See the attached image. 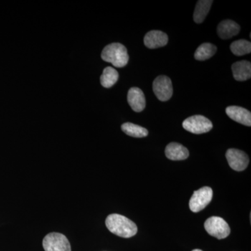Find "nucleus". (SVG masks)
Listing matches in <instances>:
<instances>
[{
	"label": "nucleus",
	"instance_id": "1",
	"mask_svg": "<svg viewBox=\"0 0 251 251\" xmlns=\"http://www.w3.org/2000/svg\"><path fill=\"white\" fill-rule=\"evenodd\" d=\"M105 225L112 233L120 237H132L138 232V227L135 223L120 214L109 215L105 220Z\"/></svg>",
	"mask_w": 251,
	"mask_h": 251
},
{
	"label": "nucleus",
	"instance_id": "2",
	"mask_svg": "<svg viewBox=\"0 0 251 251\" xmlns=\"http://www.w3.org/2000/svg\"><path fill=\"white\" fill-rule=\"evenodd\" d=\"M101 58L105 62L111 63L114 67L122 68L128 64L129 56L125 46L119 43H113L104 48Z\"/></svg>",
	"mask_w": 251,
	"mask_h": 251
},
{
	"label": "nucleus",
	"instance_id": "3",
	"mask_svg": "<svg viewBox=\"0 0 251 251\" xmlns=\"http://www.w3.org/2000/svg\"><path fill=\"white\" fill-rule=\"evenodd\" d=\"M204 228L209 235L218 239H225L230 234L229 225L219 216H212L206 220L204 223Z\"/></svg>",
	"mask_w": 251,
	"mask_h": 251
},
{
	"label": "nucleus",
	"instance_id": "4",
	"mask_svg": "<svg viewBox=\"0 0 251 251\" xmlns=\"http://www.w3.org/2000/svg\"><path fill=\"white\" fill-rule=\"evenodd\" d=\"M182 126L185 130L194 134L207 133L213 128L212 122L202 115L188 117L183 122Z\"/></svg>",
	"mask_w": 251,
	"mask_h": 251
},
{
	"label": "nucleus",
	"instance_id": "5",
	"mask_svg": "<svg viewBox=\"0 0 251 251\" xmlns=\"http://www.w3.org/2000/svg\"><path fill=\"white\" fill-rule=\"evenodd\" d=\"M43 247L45 251H72L67 237L58 232H51L44 237Z\"/></svg>",
	"mask_w": 251,
	"mask_h": 251
},
{
	"label": "nucleus",
	"instance_id": "6",
	"mask_svg": "<svg viewBox=\"0 0 251 251\" xmlns=\"http://www.w3.org/2000/svg\"><path fill=\"white\" fill-rule=\"evenodd\" d=\"M213 198V190L210 187L204 186L194 191L190 200V209L194 213H198L204 209L210 203Z\"/></svg>",
	"mask_w": 251,
	"mask_h": 251
},
{
	"label": "nucleus",
	"instance_id": "7",
	"mask_svg": "<svg viewBox=\"0 0 251 251\" xmlns=\"http://www.w3.org/2000/svg\"><path fill=\"white\" fill-rule=\"evenodd\" d=\"M153 91L158 100L167 101L171 99L173 94V85L170 77L159 75L153 82Z\"/></svg>",
	"mask_w": 251,
	"mask_h": 251
},
{
	"label": "nucleus",
	"instance_id": "8",
	"mask_svg": "<svg viewBox=\"0 0 251 251\" xmlns=\"http://www.w3.org/2000/svg\"><path fill=\"white\" fill-rule=\"evenodd\" d=\"M229 166L234 171H244L249 166V158L247 153L237 149H229L226 154Z\"/></svg>",
	"mask_w": 251,
	"mask_h": 251
},
{
	"label": "nucleus",
	"instance_id": "9",
	"mask_svg": "<svg viewBox=\"0 0 251 251\" xmlns=\"http://www.w3.org/2000/svg\"><path fill=\"white\" fill-rule=\"evenodd\" d=\"M168 36L161 31L152 30L147 33L144 38V44L150 49H156L166 46Z\"/></svg>",
	"mask_w": 251,
	"mask_h": 251
},
{
	"label": "nucleus",
	"instance_id": "10",
	"mask_svg": "<svg viewBox=\"0 0 251 251\" xmlns=\"http://www.w3.org/2000/svg\"><path fill=\"white\" fill-rule=\"evenodd\" d=\"M127 100L131 108L135 112L143 111L146 106V99L143 91L138 87H132L128 92Z\"/></svg>",
	"mask_w": 251,
	"mask_h": 251
},
{
	"label": "nucleus",
	"instance_id": "11",
	"mask_svg": "<svg viewBox=\"0 0 251 251\" xmlns=\"http://www.w3.org/2000/svg\"><path fill=\"white\" fill-rule=\"evenodd\" d=\"M226 112L227 116L234 121L251 126V113L247 109L239 106H229L226 109Z\"/></svg>",
	"mask_w": 251,
	"mask_h": 251
},
{
	"label": "nucleus",
	"instance_id": "12",
	"mask_svg": "<svg viewBox=\"0 0 251 251\" xmlns=\"http://www.w3.org/2000/svg\"><path fill=\"white\" fill-rule=\"evenodd\" d=\"M166 156L172 161H181L185 160L189 156V151L181 144L171 143L167 145Z\"/></svg>",
	"mask_w": 251,
	"mask_h": 251
},
{
	"label": "nucleus",
	"instance_id": "13",
	"mask_svg": "<svg viewBox=\"0 0 251 251\" xmlns=\"http://www.w3.org/2000/svg\"><path fill=\"white\" fill-rule=\"evenodd\" d=\"M217 31L221 39H229L239 34L240 26L234 21L226 20L219 23Z\"/></svg>",
	"mask_w": 251,
	"mask_h": 251
},
{
	"label": "nucleus",
	"instance_id": "14",
	"mask_svg": "<svg viewBox=\"0 0 251 251\" xmlns=\"http://www.w3.org/2000/svg\"><path fill=\"white\" fill-rule=\"evenodd\" d=\"M234 78L237 81H246L251 77V64L243 60L234 63L232 66Z\"/></svg>",
	"mask_w": 251,
	"mask_h": 251
},
{
	"label": "nucleus",
	"instance_id": "15",
	"mask_svg": "<svg viewBox=\"0 0 251 251\" xmlns=\"http://www.w3.org/2000/svg\"><path fill=\"white\" fill-rule=\"evenodd\" d=\"M213 1L209 0H201L198 1L195 9L193 19L196 23H201L204 21L208 13L210 11Z\"/></svg>",
	"mask_w": 251,
	"mask_h": 251
},
{
	"label": "nucleus",
	"instance_id": "16",
	"mask_svg": "<svg viewBox=\"0 0 251 251\" xmlns=\"http://www.w3.org/2000/svg\"><path fill=\"white\" fill-rule=\"evenodd\" d=\"M216 46L210 43H204L199 46L195 52L194 57L196 60L204 61L211 58L215 54Z\"/></svg>",
	"mask_w": 251,
	"mask_h": 251
},
{
	"label": "nucleus",
	"instance_id": "17",
	"mask_svg": "<svg viewBox=\"0 0 251 251\" xmlns=\"http://www.w3.org/2000/svg\"><path fill=\"white\" fill-rule=\"evenodd\" d=\"M122 130L126 134L133 138H145L149 134L148 130L146 128L130 122L123 124L122 125Z\"/></svg>",
	"mask_w": 251,
	"mask_h": 251
},
{
	"label": "nucleus",
	"instance_id": "18",
	"mask_svg": "<svg viewBox=\"0 0 251 251\" xmlns=\"http://www.w3.org/2000/svg\"><path fill=\"white\" fill-rule=\"evenodd\" d=\"M118 79L119 74L117 70L112 67H106L100 76V84L105 88H110L116 83Z\"/></svg>",
	"mask_w": 251,
	"mask_h": 251
},
{
	"label": "nucleus",
	"instance_id": "19",
	"mask_svg": "<svg viewBox=\"0 0 251 251\" xmlns=\"http://www.w3.org/2000/svg\"><path fill=\"white\" fill-rule=\"evenodd\" d=\"M230 50L232 53L237 56H242L251 53V44L247 40H238L234 41L230 45Z\"/></svg>",
	"mask_w": 251,
	"mask_h": 251
},
{
	"label": "nucleus",
	"instance_id": "20",
	"mask_svg": "<svg viewBox=\"0 0 251 251\" xmlns=\"http://www.w3.org/2000/svg\"><path fill=\"white\" fill-rule=\"evenodd\" d=\"M192 251H202L200 250V249H195V250H193Z\"/></svg>",
	"mask_w": 251,
	"mask_h": 251
}]
</instances>
